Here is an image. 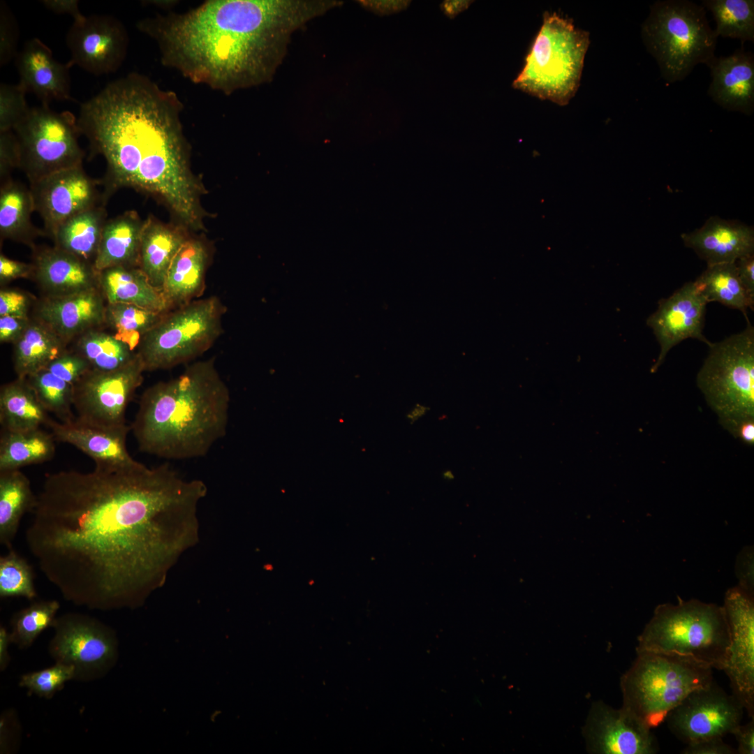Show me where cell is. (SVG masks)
<instances>
[{
  "mask_svg": "<svg viewBox=\"0 0 754 754\" xmlns=\"http://www.w3.org/2000/svg\"><path fill=\"white\" fill-rule=\"evenodd\" d=\"M207 486L169 464L45 476L25 533L67 601L108 611L142 605L199 540Z\"/></svg>",
  "mask_w": 754,
  "mask_h": 754,
  "instance_id": "1",
  "label": "cell"
},
{
  "mask_svg": "<svg viewBox=\"0 0 754 754\" xmlns=\"http://www.w3.org/2000/svg\"><path fill=\"white\" fill-rule=\"evenodd\" d=\"M182 103L147 77L130 73L80 104L77 125L90 157L105 161L103 200L121 187L152 194L188 228H204L203 187L191 168Z\"/></svg>",
  "mask_w": 754,
  "mask_h": 754,
  "instance_id": "2",
  "label": "cell"
},
{
  "mask_svg": "<svg viewBox=\"0 0 754 754\" xmlns=\"http://www.w3.org/2000/svg\"><path fill=\"white\" fill-rule=\"evenodd\" d=\"M297 24L290 0H211L138 27L157 41L165 65L228 94L272 80Z\"/></svg>",
  "mask_w": 754,
  "mask_h": 754,
  "instance_id": "3",
  "label": "cell"
},
{
  "mask_svg": "<svg viewBox=\"0 0 754 754\" xmlns=\"http://www.w3.org/2000/svg\"><path fill=\"white\" fill-rule=\"evenodd\" d=\"M230 392L215 357L142 393L130 427L139 449L172 460L205 456L227 432Z\"/></svg>",
  "mask_w": 754,
  "mask_h": 754,
  "instance_id": "4",
  "label": "cell"
},
{
  "mask_svg": "<svg viewBox=\"0 0 754 754\" xmlns=\"http://www.w3.org/2000/svg\"><path fill=\"white\" fill-rule=\"evenodd\" d=\"M730 643L723 606L697 599L663 603L637 637L636 652L653 651L692 658L723 670Z\"/></svg>",
  "mask_w": 754,
  "mask_h": 754,
  "instance_id": "5",
  "label": "cell"
},
{
  "mask_svg": "<svg viewBox=\"0 0 754 754\" xmlns=\"http://www.w3.org/2000/svg\"><path fill=\"white\" fill-rule=\"evenodd\" d=\"M647 52L667 83L685 79L700 64L715 58L718 36L702 6L688 0L656 1L641 26Z\"/></svg>",
  "mask_w": 754,
  "mask_h": 754,
  "instance_id": "6",
  "label": "cell"
},
{
  "mask_svg": "<svg viewBox=\"0 0 754 754\" xmlns=\"http://www.w3.org/2000/svg\"><path fill=\"white\" fill-rule=\"evenodd\" d=\"M621 678L622 708L651 729L690 693L714 681L713 668L692 658L638 651Z\"/></svg>",
  "mask_w": 754,
  "mask_h": 754,
  "instance_id": "7",
  "label": "cell"
},
{
  "mask_svg": "<svg viewBox=\"0 0 754 754\" xmlns=\"http://www.w3.org/2000/svg\"><path fill=\"white\" fill-rule=\"evenodd\" d=\"M589 43V33L570 20L545 13L513 87L560 105L568 104L579 86Z\"/></svg>",
  "mask_w": 754,
  "mask_h": 754,
  "instance_id": "8",
  "label": "cell"
},
{
  "mask_svg": "<svg viewBox=\"0 0 754 754\" xmlns=\"http://www.w3.org/2000/svg\"><path fill=\"white\" fill-rule=\"evenodd\" d=\"M226 312L214 295L165 313L136 349L145 371L172 369L205 353L221 335Z\"/></svg>",
  "mask_w": 754,
  "mask_h": 754,
  "instance_id": "9",
  "label": "cell"
},
{
  "mask_svg": "<svg viewBox=\"0 0 754 754\" xmlns=\"http://www.w3.org/2000/svg\"><path fill=\"white\" fill-rule=\"evenodd\" d=\"M711 343L697 385L718 418L754 415V327Z\"/></svg>",
  "mask_w": 754,
  "mask_h": 754,
  "instance_id": "10",
  "label": "cell"
},
{
  "mask_svg": "<svg viewBox=\"0 0 754 754\" xmlns=\"http://www.w3.org/2000/svg\"><path fill=\"white\" fill-rule=\"evenodd\" d=\"M20 169L33 183L54 172L82 166L84 152L78 142L77 118L48 105L30 108L14 127Z\"/></svg>",
  "mask_w": 754,
  "mask_h": 754,
  "instance_id": "11",
  "label": "cell"
},
{
  "mask_svg": "<svg viewBox=\"0 0 754 754\" xmlns=\"http://www.w3.org/2000/svg\"><path fill=\"white\" fill-rule=\"evenodd\" d=\"M48 652L55 663L73 666L74 680L91 681L104 677L118 658L114 630L89 615L66 613L56 618Z\"/></svg>",
  "mask_w": 754,
  "mask_h": 754,
  "instance_id": "12",
  "label": "cell"
},
{
  "mask_svg": "<svg viewBox=\"0 0 754 754\" xmlns=\"http://www.w3.org/2000/svg\"><path fill=\"white\" fill-rule=\"evenodd\" d=\"M145 371L138 353L133 361L117 370H87L73 387V406L76 419L105 428L126 424L128 405L143 382Z\"/></svg>",
  "mask_w": 754,
  "mask_h": 754,
  "instance_id": "13",
  "label": "cell"
},
{
  "mask_svg": "<svg viewBox=\"0 0 754 754\" xmlns=\"http://www.w3.org/2000/svg\"><path fill=\"white\" fill-rule=\"evenodd\" d=\"M744 707L714 681L690 693L667 715L665 722L680 741L689 744L723 738L741 724Z\"/></svg>",
  "mask_w": 754,
  "mask_h": 754,
  "instance_id": "14",
  "label": "cell"
},
{
  "mask_svg": "<svg viewBox=\"0 0 754 754\" xmlns=\"http://www.w3.org/2000/svg\"><path fill=\"white\" fill-rule=\"evenodd\" d=\"M730 632V643L723 670L732 695L749 717L754 718V600L753 593L738 586L728 589L723 605Z\"/></svg>",
  "mask_w": 754,
  "mask_h": 754,
  "instance_id": "15",
  "label": "cell"
},
{
  "mask_svg": "<svg viewBox=\"0 0 754 754\" xmlns=\"http://www.w3.org/2000/svg\"><path fill=\"white\" fill-rule=\"evenodd\" d=\"M71 53L67 62L85 71L101 75L117 71L128 46L124 27L110 15L94 14L73 21L66 35Z\"/></svg>",
  "mask_w": 754,
  "mask_h": 754,
  "instance_id": "16",
  "label": "cell"
},
{
  "mask_svg": "<svg viewBox=\"0 0 754 754\" xmlns=\"http://www.w3.org/2000/svg\"><path fill=\"white\" fill-rule=\"evenodd\" d=\"M98 183L87 175L82 166L62 170L31 183L34 211L43 220L45 235L52 239L64 221L104 202Z\"/></svg>",
  "mask_w": 754,
  "mask_h": 754,
  "instance_id": "17",
  "label": "cell"
},
{
  "mask_svg": "<svg viewBox=\"0 0 754 754\" xmlns=\"http://www.w3.org/2000/svg\"><path fill=\"white\" fill-rule=\"evenodd\" d=\"M586 748L595 754H654L657 740L651 728L623 708L593 703L583 728Z\"/></svg>",
  "mask_w": 754,
  "mask_h": 754,
  "instance_id": "18",
  "label": "cell"
},
{
  "mask_svg": "<svg viewBox=\"0 0 754 754\" xmlns=\"http://www.w3.org/2000/svg\"><path fill=\"white\" fill-rule=\"evenodd\" d=\"M707 304L694 281L686 283L670 297L659 300L656 311L646 321L660 346L651 373L658 371L670 349L686 339H697L711 345L702 332Z\"/></svg>",
  "mask_w": 754,
  "mask_h": 754,
  "instance_id": "19",
  "label": "cell"
},
{
  "mask_svg": "<svg viewBox=\"0 0 754 754\" xmlns=\"http://www.w3.org/2000/svg\"><path fill=\"white\" fill-rule=\"evenodd\" d=\"M106 302L98 288L36 301L33 318L47 327L66 344L87 331L104 325Z\"/></svg>",
  "mask_w": 754,
  "mask_h": 754,
  "instance_id": "20",
  "label": "cell"
},
{
  "mask_svg": "<svg viewBox=\"0 0 754 754\" xmlns=\"http://www.w3.org/2000/svg\"><path fill=\"white\" fill-rule=\"evenodd\" d=\"M56 441L71 444L88 455L95 467L117 469L140 462L130 455L126 440L131 428L127 424L112 428L90 425L76 417L68 422L52 420L49 425Z\"/></svg>",
  "mask_w": 754,
  "mask_h": 754,
  "instance_id": "21",
  "label": "cell"
},
{
  "mask_svg": "<svg viewBox=\"0 0 754 754\" xmlns=\"http://www.w3.org/2000/svg\"><path fill=\"white\" fill-rule=\"evenodd\" d=\"M32 279L43 297L66 296L98 288L94 265L56 246L32 249Z\"/></svg>",
  "mask_w": 754,
  "mask_h": 754,
  "instance_id": "22",
  "label": "cell"
},
{
  "mask_svg": "<svg viewBox=\"0 0 754 754\" xmlns=\"http://www.w3.org/2000/svg\"><path fill=\"white\" fill-rule=\"evenodd\" d=\"M19 84L34 94L42 104L52 101H72L68 63L57 61L51 50L37 38L27 41L15 57Z\"/></svg>",
  "mask_w": 754,
  "mask_h": 754,
  "instance_id": "23",
  "label": "cell"
},
{
  "mask_svg": "<svg viewBox=\"0 0 754 754\" xmlns=\"http://www.w3.org/2000/svg\"><path fill=\"white\" fill-rule=\"evenodd\" d=\"M681 237L684 245L693 250L707 265L735 263L754 253L753 228L717 216L709 217L702 227L683 233Z\"/></svg>",
  "mask_w": 754,
  "mask_h": 754,
  "instance_id": "24",
  "label": "cell"
},
{
  "mask_svg": "<svg viewBox=\"0 0 754 754\" xmlns=\"http://www.w3.org/2000/svg\"><path fill=\"white\" fill-rule=\"evenodd\" d=\"M711 81L707 94L722 108L751 115L754 111V56L742 47L707 66Z\"/></svg>",
  "mask_w": 754,
  "mask_h": 754,
  "instance_id": "25",
  "label": "cell"
},
{
  "mask_svg": "<svg viewBox=\"0 0 754 754\" xmlns=\"http://www.w3.org/2000/svg\"><path fill=\"white\" fill-rule=\"evenodd\" d=\"M209 253L200 239L188 238L174 257L162 288L169 310L198 299L205 289Z\"/></svg>",
  "mask_w": 754,
  "mask_h": 754,
  "instance_id": "26",
  "label": "cell"
},
{
  "mask_svg": "<svg viewBox=\"0 0 754 754\" xmlns=\"http://www.w3.org/2000/svg\"><path fill=\"white\" fill-rule=\"evenodd\" d=\"M188 238L182 229L166 225L153 216L145 220L138 267L161 291L174 257Z\"/></svg>",
  "mask_w": 754,
  "mask_h": 754,
  "instance_id": "27",
  "label": "cell"
},
{
  "mask_svg": "<svg viewBox=\"0 0 754 754\" xmlns=\"http://www.w3.org/2000/svg\"><path fill=\"white\" fill-rule=\"evenodd\" d=\"M98 286L106 303L133 304L160 313L169 310L162 291L135 267H113L98 272Z\"/></svg>",
  "mask_w": 754,
  "mask_h": 754,
  "instance_id": "28",
  "label": "cell"
},
{
  "mask_svg": "<svg viewBox=\"0 0 754 754\" xmlns=\"http://www.w3.org/2000/svg\"><path fill=\"white\" fill-rule=\"evenodd\" d=\"M144 221L135 211L107 220L94 264L97 272L119 266L138 267Z\"/></svg>",
  "mask_w": 754,
  "mask_h": 754,
  "instance_id": "29",
  "label": "cell"
},
{
  "mask_svg": "<svg viewBox=\"0 0 754 754\" xmlns=\"http://www.w3.org/2000/svg\"><path fill=\"white\" fill-rule=\"evenodd\" d=\"M34 202L29 188L12 178L1 183L0 188V236L1 239H9L23 244L31 249L35 240L45 235L44 230L37 228L32 223Z\"/></svg>",
  "mask_w": 754,
  "mask_h": 754,
  "instance_id": "30",
  "label": "cell"
},
{
  "mask_svg": "<svg viewBox=\"0 0 754 754\" xmlns=\"http://www.w3.org/2000/svg\"><path fill=\"white\" fill-rule=\"evenodd\" d=\"M107 220L105 203L87 208L59 226L54 246L94 265Z\"/></svg>",
  "mask_w": 754,
  "mask_h": 754,
  "instance_id": "31",
  "label": "cell"
},
{
  "mask_svg": "<svg viewBox=\"0 0 754 754\" xmlns=\"http://www.w3.org/2000/svg\"><path fill=\"white\" fill-rule=\"evenodd\" d=\"M52 420L26 378H17L1 387V430L23 431L49 427Z\"/></svg>",
  "mask_w": 754,
  "mask_h": 754,
  "instance_id": "32",
  "label": "cell"
},
{
  "mask_svg": "<svg viewBox=\"0 0 754 754\" xmlns=\"http://www.w3.org/2000/svg\"><path fill=\"white\" fill-rule=\"evenodd\" d=\"M66 344L44 324L31 318L20 339L13 343V363L17 378H26L65 353Z\"/></svg>",
  "mask_w": 754,
  "mask_h": 754,
  "instance_id": "33",
  "label": "cell"
},
{
  "mask_svg": "<svg viewBox=\"0 0 754 754\" xmlns=\"http://www.w3.org/2000/svg\"><path fill=\"white\" fill-rule=\"evenodd\" d=\"M36 500L29 480L20 469L0 471V543L8 549L22 517L33 512Z\"/></svg>",
  "mask_w": 754,
  "mask_h": 754,
  "instance_id": "34",
  "label": "cell"
},
{
  "mask_svg": "<svg viewBox=\"0 0 754 754\" xmlns=\"http://www.w3.org/2000/svg\"><path fill=\"white\" fill-rule=\"evenodd\" d=\"M55 439L42 428L23 431L1 430L0 471L43 464L53 459Z\"/></svg>",
  "mask_w": 754,
  "mask_h": 754,
  "instance_id": "35",
  "label": "cell"
},
{
  "mask_svg": "<svg viewBox=\"0 0 754 754\" xmlns=\"http://www.w3.org/2000/svg\"><path fill=\"white\" fill-rule=\"evenodd\" d=\"M694 283L707 303L719 302L740 311L746 318L748 309L753 310L754 301L739 279L735 263L707 265Z\"/></svg>",
  "mask_w": 754,
  "mask_h": 754,
  "instance_id": "36",
  "label": "cell"
},
{
  "mask_svg": "<svg viewBox=\"0 0 754 754\" xmlns=\"http://www.w3.org/2000/svg\"><path fill=\"white\" fill-rule=\"evenodd\" d=\"M75 340L73 350L87 362L91 369L117 370L137 356V352L127 343L101 327L89 330Z\"/></svg>",
  "mask_w": 754,
  "mask_h": 754,
  "instance_id": "37",
  "label": "cell"
},
{
  "mask_svg": "<svg viewBox=\"0 0 754 754\" xmlns=\"http://www.w3.org/2000/svg\"><path fill=\"white\" fill-rule=\"evenodd\" d=\"M164 313L133 304L106 303L104 325L136 351L142 337L159 322Z\"/></svg>",
  "mask_w": 754,
  "mask_h": 754,
  "instance_id": "38",
  "label": "cell"
},
{
  "mask_svg": "<svg viewBox=\"0 0 754 754\" xmlns=\"http://www.w3.org/2000/svg\"><path fill=\"white\" fill-rule=\"evenodd\" d=\"M702 6L713 14L718 37L754 41L753 0H703Z\"/></svg>",
  "mask_w": 754,
  "mask_h": 754,
  "instance_id": "39",
  "label": "cell"
},
{
  "mask_svg": "<svg viewBox=\"0 0 754 754\" xmlns=\"http://www.w3.org/2000/svg\"><path fill=\"white\" fill-rule=\"evenodd\" d=\"M26 379L48 413L54 414L61 422L75 418L73 412V384L47 367Z\"/></svg>",
  "mask_w": 754,
  "mask_h": 754,
  "instance_id": "40",
  "label": "cell"
},
{
  "mask_svg": "<svg viewBox=\"0 0 754 754\" xmlns=\"http://www.w3.org/2000/svg\"><path fill=\"white\" fill-rule=\"evenodd\" d=\"M57 600H37L16 612L10 622L12 643L19 649L30 647L38 637L52 627L59 609Z\"/></svg>",
  "mask_w": 754,
  "mask_h": 754,
  "instance_id": "41",
  "label": "cell"
},
{
  "mask_svg": "<svg viewBox=\"0 0 754 754\" xmlns=\"http://www.w3.org/2000/svg\"><path fill=\"white\" fill-rule=\"evenodd\" d=\"M0 597L37 598L32 568L13 548L0 558Z\"/></svg>",
  "mask_w": 754,
  "mask_h": 754,
  "instance_id": "42",
  "label": "cell"
},
{
  "mask_svg": "<svg viewBox=\"0 0 754 754\" xmlns=\"http://www.w3.org/2000/svg\"><path fill=\"white\" fill-rule=\"evenodd\" d=\"M74 677L73 666L55 663L50 667L24 674L20 679L19 686L27 689L30 694L50 699Z\"/></svg>",
  "mask_w": 754,
  "mask_h": 754,
  "instance_id": "43",
  "label": "cell"
},
{
  "mask_svg": "<svg viewBox=\"0 0 754 754\" xmlns=\"http://www.w3.org/2000/svg\"><path fill=\"white\" fill-rule=\"evenodd\" d=\"M25 90L19 84L1 83L0 132L13 130L27 115L30 108Z\"/></svg>",
  "mask_w": 754,
  "mask_h": 754,
  "instance_id": "44",
  "label": "cell"
},
{
  "mask_svg": "<svg viewBox=\"0 0 754 754\" xmlns=\"http://www.w3.org/2000/svg\"><path fill=\"white\" fill-rule=\"evenodd\" d=\"M19 38L18 25L14 15L4 1L0 3V66L15 59Z\"/></svg>",
  "mask_w": 754,
  "mask_h": 754,
  "instance_id": "45",
  "label": "cell"
},
{
  "mask_svg": "<svg viewBox=\"0 0 754 754\" xmlns=\"http://www.w3.org/2000/svg\"><path fill=\"white\" fill-rule=\"evenodd\" d=\"M36 302L30 294L24 291L1 289L0 290V316L30 317L29 313L31 307Z\"/></svg>",
  "mask_w": 754,
  "mask_h": 754,
  "instance_id": "46",
  "label": "cell"
},
{
  "mask_svg": "<svg viewBox=\"0 0 754 754\" xmlns=\"http://www.w3.org/2000/svg\"><path fill=\"white\" fill-rule=\"evenodd\" d=\"M18 142L13 130L0 132V178L3 183L11 178V172L19 168Z\"/></svg>",
  "mask_w": 754,
  "mask_h": 754,
  "instance_id": "47",
  "label": "cell"
},
{
  "mask_svg": "<svg viewBox=\"0 0 754 754\" xmlns=\"http://www.w3.org/2000/svg\"><path fill=\"white\" fill-rule=\"evenodd\" d=\"M721 426L743 443L754 445V415H739L718 418Z\"/></svg>",
  "mask_w": 754,
  "mask_h": 754,
  "instance_id": "48",
  "label": "cell"
},
{
  "mask_svg": "<svg viewBox=\"0 0 754 754\" xmlns=\"http://www.w3.org/2000/svg\"><path fill=\"white\" fill-rule=\"evenodd\" d=\"M0 723L1 753H10L20 737V724L14 711L10 710L2 714Z\"/></svg>",
  "mask_w": 754,
  "mask_h": 754,
  "instance_id": "49",
  "label": "cell"
},
{
  "mask_svg": "<svg viewBox=\"0 0 754 754\" xmlns=\"http://www.w3.org/2000/svg\"><path fill=\"white\" fill-rule=\"evenodd\" d=\"M34 266L32 263H26L12 260L3 254L0 255V283L6 284L17 279H32Z\"/></svg>",
  "mask_w": 754,
  "mask_h": 754,
  "instance_id": "50",
  "label": "cell"
},
{
  "mask_svg": "<svg viewBox=\"0 0 754 754\" xmlns=\"http://www.w3.org/2000/svg\"><path fill=\"white\" fill-rule=\"evenodd\" d=\"M31 317L0 316V342L15 343L31 322Z\"/></svg>",
  "mask_w": 754,
  "mask_h": 754,
  "instance_id": "51",
  "label": "cell"
},
{
  "mask_svg": "<svg viewBox=\"0 0 754 754\" xmlns=\"http://www.w3.org/2000/svg\"><path fill=\"white\" fill-rule=\"evenodd\" d=\"M683 754H736L737 750L723 741L716 738L687 744Z\"/></svg>",
  "mask_w": 754,
  "mask_h": 754,
  "instance_id": "52",
  "label": "cell"
},
{
  "mask_svg": "<svg viewBox=\"0 0 754 754\" xmlns=\"http://www.w3.org/2000/svg\"><path fill=\"white\" fill-rule=\"evenodd\" d=\"M739 279L749 297L754 301V253L735 262Z\"/></svg>",
  "mask_w": 754,
  "mask_h": 754,
  "instance_id": "53",
  "label": "cell"
},
{
  "mask_svg": "<svg viewBox=\"0 0 754 754\" xmlns=\"http://www.w3.org/2000/svg\"><path fill=\"white\" fill-rule=\"evenodd\" d=\"M363 8L379 15H387L399 13L406 9L411 3L407 0H385L371 1L362 0L357 1Z\"/></svg>",
  "mask_w": 754,
  "mask_h": 754,
  "instance_id": "54",
  "label": "cell"
},
{
  "mask_svg": "<svg viewBox=\"0 0 754 754\" xmlns=\"http://www.w3.org/2000/svg\"><path fill=\"white\" fill-rule=\"evenodd\" d=\"M737 741L739 754L754 753V719L745 725L740 724L732 733Z\"/></svg>",
  "mask_w": 754,
  "mask_h": 754,
  "instance_id": "55",
  "label": "cell"
},
{
  "mask_svg": "<svg viewBox=\"0 0 754 754\" xmlns=\"http://www.w3.org/2000/svg\"><path fill=\"white\" fill-rule=\"evenodd\" d=\"M41 2L47 10L57 14L71 15L73 20L84 16L79 10L77 0H43Z\"/></svg>",
  "mask_w": 754,
  "mask_h": 754,
  "instance_id": "56",
  "label": "cell"
},
{
  "mask_svg": "<svg viewBox=\"0 0 754 754\" xmlns=\"http://www.w3.org/2000/svg\"><path fill=\"white\" fill-rule=\"evenodd\" d=\"M12 643L10 634L4 626L0 627V670L4 671L10 661L8 648Z\"/></svg>",
  "mask_w": 754,
  "mask_h": 754,
  "instance_id": "57",
  "label": "cell"
},
{
  "mask_svg": "<svg viewBox=\"0 0 754 754\" xmlns=\"http://www.w3.org/2000/svg\"><path fill=\"white\" fill-rule=\"evenodd\" d=\"M473 2V1L469 0H445L441 3L440 8L447 17L454 19L461 12L466 10Z\"/></svg>",
  "mask_w": 754,
  "mask_h": 754,
  "instance_id": "58",
  "label": "cell"
},
{
  "mask_svg": "<svg viewBox=\"0 0 754 754\" xmlns=\"http://www.w3.org/2000/svg\"><path fill=\"white\" fill-rule=\"evenodd\" d=\"M429 410L428 406L417 403L407 412L406 419L410 424H414L426 415Z\"/></svg>",
  "mask_w": 754,
  "mask_h": 754,
  "instance_id": "59",
  "label": "cell"
},
{
  "mask_svg": "<svg viewBox=\"0 0 754 754\" xmlns=\"http://www.w3.org/2000/svg\"><path fill=\"white\" fill-rule=\"evenodd\" d=\"M442 475L445 480H452L454 478V474L450 470L444 471Z\"/></svg>",
  "mask_w": 754,
  "mask_h": 754,
  "instance_id": "60",
  "label": "cell"
}]
</instances>
